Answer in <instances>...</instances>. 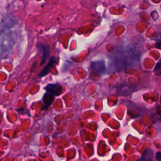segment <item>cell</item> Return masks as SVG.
I'll return each mask as SVG.
<instances>
[{"mask_svg": "<svg viewBox=\"0 0 161 161\" xmlns=\"http://www.w3.org/2000/svg\"><path fill=\"white\" fill-rule=\"evenodd\" d=\"M118 68H125L128 66H132L138 61V52L133 48L118 52Z\"/></svg>", "mask_w": 161, "mask_h": 161, "instance_id": "6da1fadb", "label": "cell"}, {"mask_svg": "<svg viewBox=\"0 0 161 161\" xmlns=\"http://www.w3.org/2000/svg\"><path fill=\"white\" fill-rule=\"evenodd\" d=\"M91 68L97 74H104L106 71V65L104 60H97L91 63Z\"/></svg>", "mask_w": 161, "mask_h": 161, "instance_id": "7a4b0ae2", "label": "cell"}, {"mask_svg": "<svg viewBox=\"0 0 161 161\" xmlns=\"http://www.w3.org/2000/svg\"><path fill=\"white\" fill-rule=\"evenodd\" d=\"M46 92H50L53 95L58 96L62 92V87L59 84H49L47 85L45 87Z\"/></svg>", "mask_w": 161, "mask_h": 161, "instance_id": "3957f363", "label": "cell"}, {"mask_svg": "<svg viewBox=\"0 0 161 161\" xmlns=\"http://www.w3.org/2000/svg\"><path fill=\"white\" fill-rule=\"evenodd\" d=\"M37 48L42 53V59L41 62V65H43L45 62L48 57L49 56L50 47L47 44L40 43L38 44Z\"/></svg>", "mask_w": 161, "mask_h": 161, "instance_id": "277c9868", "label": "cell"}, {"mask_svg": "<svg viewBox=\"0 0 161 161\" xmlns=\"http://www.w3.org/2000/svg\"><path fill=\"white\" fill-rule=\"evenodd\" d=\"M56 62H57V58H56L55 57H52L50 58V60H49L48 62L47 63V64L45 65V67L43 69V70L40 72L38 76H39L40 77H43L47 75L49 73V72H50L51 68H52V67L54 65V64L56 63Z\"/></svg>", "mask_w": 161, "mask_h": 161, "instance_id": "5b68a950", "label": "cell"}, {"mask_svg": "<svg viewBox=\"0 0 161 161\" xmlns=\"http://www.w3.org/2000/svg\"><path fill=\"white\" fill-rule=\"evenodd\" d=\"M54 97L55 96L53 95L52 94L46 92L43 97V101L44 104L47 106H48L49 105H50L54 99Z\"/></svg>", "mask_w": 161, "mask_h": 161, "instance_id": "8992f818", "label": "cell"}, {"mask_svg": "<svg viewBox=\"0 0 161 161\" xmlns=\"http://www.w3.org/2000/svg\"><path fill=\"white\" fill-rule=\"evenodd\" d=\"M152 151L151 150H147L144 152L142 157L138 161H152Z\"/></svg>", "mask_w": 161, "mask_h": 161, "instance_id": "52a82bcc", "label": "cell"}, {"mask_svg": "<svg viewBox=\"0 0 161 161\" xmlns=\"http://www.w3.org/2000/svg\"><path fill=\"white\" fill-rule=\"evenodd\" d=\"M154 71L158 74H161V60L157 64Z\"/></svg>", "mask_w": 161, "mask_h": 161, "instance_id": "ba28073f", "label": "cell"}, {"mask_svg": "<svg viewBox=\"0 0 161 161\" xmlns=\"http://www.w3.org/2000/svg\"><path fill=\"white\" fill-rule=\"evenodd\" d=\"M155 158L158 161H161V152H158L155 155Z\"/></svg>", "mask_w": 161, "mask_h": 161, "instance_id": "9c48e42d", "label": "cell"}, {"mask_svg": "<svg viewBox=\"0 0 161 161\" xmlns=\"http://www.w3.org/2000/svg\"><path fill=\"white\" fill-rule=\"evenodd\" d=\"M157 46L158 47H161V34H160V36L158 37V39L157 40Z\"/></svg>", "mask_w": 161, "mask_h": 161, "instance_id": "30bf717a", "label": "cell"}]
</instances>
